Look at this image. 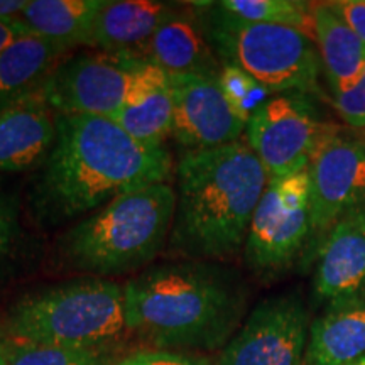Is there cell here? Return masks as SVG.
<instances>
[{
  "mask_svg": "<svg viewBox=\"0 0 365 365\" xmlns=\"http://www.w3.org/2000/svg\"><path fill=\"white\" fill-rule=\"evenodd\" d=\"M56 139L38 168L31 208L41 223L88 217L118 196L170 181L166 145H148L108 117L56 115Z\"/></svg>",
  "mask_w": 365,
  "mask_h": 365,
  "instance_id": "6da1fadb",
  "label": "cell"
},
{
  "mask_svg": "<svg viewBox=\"0 0 365 365\" xmlns=\"http://www.w3.org/2000/svg\"><path fill=\"white\" fill-rule=\"evenodd\" d=\"M122 287L127 330L156 350L225 346L245 308L235 274L210 261L150 266Z\"/></svg>",
  "mask_w": 365,
  "mask_h": 365,
  "instance_id": "7a4b0ae2",
  "label": "cell"
},
{
  "mask_svg": "<svg viewBox=\"0 0 365 365\" xmlns=\"http://www.w3.org/2000/svg\"><path fill=\"white\" fill-rule=\"evenodd\" d=\"M269 175L245 140L188 150L176 164V210L168 247L193 261H225L244 250Z\"/></svg>",
  "mask_w": 365,
  "mask_h": 365,
  "instance_id": "3957f363",
  "label": "cell"
},
{
  "mask_svg": "<svg viewBox=\"0 0 365 365\" xmlns=\"http://www.w3.org/2000/svg\"><path fill=\"white\" fill-rule=\"evenodd\" d=\"M175 210V186L156 182L81 218L63 235L58 250L68 267L93 277L137 271L168 245Z\"/></svg>",
  "mask_w": 365,
  "mask_h": 365,
  "instance_id": "277c9868",
  "label": "cell"
},
{
  "mask_svg": "<svg viewBox=\"0 0 365 365\" xmlns=\"http://www.w3.org/2000/svg\"><path fill=\"white\" fill-rule=\"evenodd\" d=\"M12 341L71 349H112L127 330L124 287L81 277L22 294L9 309Z\"/></svg>",
  "mask_w": 365,
  "mask_h": 365,
  "instance_id": "5b68a950",
  "label": "cell"
},
{
  "mask_svg": "<svg viewBox=\"0 0 365 365\" xmlns=\"http://www.w3.org/2000/svg\"><path fill=\"white\" fill-rule=\"evenodd\" d=\"M205 36L223 65H234L272 95H323L322 61L314 41L298 29L237 19L217 4H196Z\"/></svg>",
  "mask_w": 365,
  "mask_h": 365,
  "instance_id": "8992f818",
  "label": "cell"
},
{
  "mask_svg": "<svg viewBox=\"0 0 365 365\" xmlns=\"http://www.w3.org/2000/svg\"><path fill=\"white\" fill-rule=\"evenodd\" d=\"M145 61L134 51L75 49L56 63L41 95L56 115L113 118L125 102L132 76Z\"/></svg>",
  "mask_w": 365,
  "mask_h": 365,
  "instance_id": "52a82bcc",
  "label": "cell"
},
{
  "mask_svg": "<svg viewBox=\"0 0 365 365\" xmlns=\"http://www.w3.org/2000/svg\"><path fill=\"white\" fill-rule=\"evenodd\" d=\"M312 240L308 170L271 180L255 208L244 257L259 276H277L307 254Z\"/></svg>",
  "mask_w": 365,
  "mask_h": 365,
  "instance_id": "ba28073f",
  "label": "cell"
},
{
  "mask_svg": "<svg viewBox=\"0 0 365 365\" xmlns=\"http://www.w3.org/2000/svg\"><path fill=\"white\" fill-rule=\"evenodd\" d=\"M312 240L317 254L328 232L345 217L365 212V129L331 124L308 166Z\"/></svg>",
  "mask_w": 365,
  "mask_h": 365,
  "instance_id": "9c48e42d",
  "label": "cell"
},
{
  "mask_svg": "<svg viewBox=\"0 0 365 365\" xmlns=\"http://www.w3.org/2000/svg\"><path fill=\"white\" fill-rule=\"evenodd\" d=\"M312 97L274 95L249 118L245 143L262 163L269 181L308 170L319 140L331 127Z\"/></svg>",
  "mask_w": 365,
  "mask_h": 365,
  "instance_id": "30bf717a",
  "label": "cell"
},
{
  "mask_svg": "<svg viewBox=\"0 0 365 365\" xmlns=\"http://www.w3.org/2000/svg\"><path fill=\"white\" fill-rule=\"evenodd\" d=\"M308 339V309L299 296H274L252 309L218 365H304Z\"/></svg>",
  "mask_w": 365,
  "mask_h": 365,
  "instance_id": "8fae6325",
  "label": "cell"
},
{
  "mask_svg": "<svg viewBox=\"0 0 365 365\" xmlns=\"http://www.w3.org/2000/svg\"><path fill=\"white\" fill-rule=\"evenodd\" d=\"M170 78L175 102L171 135L186 153L239 143L247 122L228 103L218 80L200 75Z\"/></svg>",
  "mask_w": 365,
  "mask_h": 365,
  "instance_id": "7c38bea8",
  "label": "cell"
},
{
  "mask_svg": "<svg viewBox=\"0 0 365 365\" xmlns=\"http://www.w3.org/2000/svg\"><path fill=\"white\" fill-rule=\"evenodd\" d=\"M314 296L328 304L365 298V212L345 217L317 252Z\"/></svg>",
  "mask_w": 365,
  "mask_h": 365,
  "instance_id": "4fadbf2b",
  "label": "cell"
},
{
  "mask_svg": "<svg viewBox=\"0 0 365 365\" xmlns=\"http://www.w3.org/2000/svg\"><path fill=\"white\" fill-rule=\"evenodd\" d=\"M144 58L168 75H200L218 80L222 66L198 16L173 7L144 48Z\"/></svg>",
  "mask_w": 365,
  "mask_h": 365,
  "instance_id": "5bb4252c",
  "label": "cell"
},
{
  "mask_svg": "<svg viewBox=\"0 0 365 365\" xmlns=\"http://www.w3.org/2000/svg\"><path fill=\"white\" fill-rule=\"evenodd\" d=\"M56 139L54 112L43 95L22 100L0 112V173L39 168Z\"/></svg>",
  "mask_w": 365,
  "mask_h": 365,
  "instance_id": "9a60e30c",
  "label": "cell"
},
{
  "mask_svg": "<svg viewBox=\"0 0 365 365\" xmlns=\"http://www.w3.org/2000/svg\"><path fill=\"white\" fill-rule=\"evenodd\" d=\"M171 78L163 68L145 61L132 76L125 102L112 118L127 134L148 145H164L173 130Z\"/></svg>",
  "mask_w": 365,
  "mask_h": 365,
  "instance_id": "2e32d148",
  "label": "cell"
},
{
  "mask_svg": "<svg viewBox=\"0 0 365 365\" xmlns=\"http://www.w3.org/2000/svg\"><path fill=\"white\" fill-rule=\"evenodd\" d=\"M365 357V298L328 304L309 327L304 365H349Z\"/></svg>",
  "mask_w": 365,
  "mask_h": 365,
  "instance_id": "e0dca14e",
  "label": "cell"
},
{
  "mask_svg": "<svg viewBox=\"0 0 365 365\" xmlns=\"http://www.w3.org/2000/svg\"><path fill=\"white\" fill-rule=\"evenodd\" d=\"M65 48L33 33L0 51V112L41 93L46 78L65 56Z\"/></svg>",
  "mask_w": 365,
  "mask_h": 365,
  "instance_id": "ac0fdd59",
  "label": "cell"
},
{
  "mask_svg": "<svg viewBox=\"0 0 365 365\" xmlns=\"http://www.w3.org/2000/svg\"><path fill=\"white\" fill-rule=\"evenodd\" d=\"M313 41L330 93L349 88L365 66V44L328 2H312Z\"/></svg>",
  "mask_w": 365,
  "mask_h": 365,
  "instance_id": "d6986e66",
  "label": "cell"
},
{
  "mask_svg": "<svg viewBox=\"0 0 365 365\" xmlns=\"http://www.w3.org/2000/svg\"><path fill=\"white\" fill-rule=\"evenodd\" d=\"M173 7L156 0H107L95 22L91 48L144 54L145 44Z\"/></svg>",
  "mask_w": 365,
  "mask_h": 365,
  "instance_id": "ffe728a7",
  "label": "cell"
},
{
  "mask_svg": "<svg viewBox=\"0 0 365 365\" xmlns=\"http://www.w3.org/2000/svg\"><path fill=\"white\" fill-rule=\"evenodd\" d=\"M105 4L107 0H33L21 19L33 34L75 51L91 48L95 22Z\"/></svg>",
  "mask_w": 365,
  "mask_h": 365,
  "instance_id": "44dd1931",
  "label": "cell"
},
{
  "mask_svg": "<svg viewBox=\"0 0 365 365\" xmlns=\"http://www.w3.org/2000/svg\"><path fill=\"white\" fill-rule=\"evenodd\" d=\"M217 6L237 19L259 24L286 26L313 39L312 2L301 0H223Z\"/></svg>",
  "mask_w": 365,
  "mask_h": 365,
  "instance_id": "7402d4cb",
  "label": "cell"
},
{
  "mask_svg": "<svg viewBox=\"0 0 365 365\" xmlns=\"http://www.w3.org/2000/svg\"><path fill=\"white\" fill-rule=\"evenodd\" d=\"M110 349H71V346L11 341L4 365H112Z\"/></svg>",
  "mask_w": 365,
  "mask_h": 365,
  "instance_id": "603a6c76",
  "label": "cell"
},
{
  "mask_svg": "<svg viewBox=\"0 0 365 365\" xmlns=\"http://www.w3.org/2000/svg\"><path fill=\"white\" fill-rule=\"evenodd\" d=\"M218 83L228 100V103L235 108V112L249 122V118L254 115L269 98L274 95L266 86L259 83L257 80L242 71L240 68L234 65H223Z\"/></svg>",
  "mask_w": 365,
  "mask_h": 365,
  "instance_id": "cb8c5ba5",
  "label": "cell"
},
{
  "mask_svg": "<svg viewBox=\"0 0 365 365\" xmlns=\"http://www.w3.org/2000/svg\"><path fill=\"white\" fill-rule=\"evenodd\" d=\"M19 240V205L12 195L0 190V276L12 261Z\"/></svg>",
  "mask_w": 365,
  "mask_h": 365,
  "instance_id": "d4e9b609",
  "label": "cell"
},
{
  "mask_svg": "<svg viewBox=\"0 0 365 365\" xmlns=\"http://www.w3.org/2000/svg\"><path fill=\"white\" fill-rule=\"evenodd\" d=\"M112 365H210L207 360L185 352H171V350H139L127 355Z\"/></svg>",
  "mask_w": 365,
  "mask_h": 365,
  "instance_id": "484cf974",
  "label": "cell"
},
{
  "mask_svg": "<svg viewBox=\"0 0 365 365\" xmlns=\"http://www.w3.org/2000/svg\"><path fill=\"white\" fill-rule=\"evenodd\" d=\"M328 6L339 14L340 19L365 44V0H335V2H328Z\"/></svg>",
  "mask_w": 365,
  "mask_h": 365,
  "instance_id": "4316f807",
  "label": "cell"
},
{
  "mask_svg": "<svg viewBox=\"0 0 365 365\" xmlns=\"http://www.w3.org/2000/svg\"><path fill=\"white\" fill-rule=\"evenodd\" d=\"M29 27L22 22L21 17H14V19L0 21V51L6 49L9 44L19 39L21 36L29 34Z\"/></svg>",
  "mask_w": 365,
  "mask_h": 365,
  "instance_id": "83f0119b",
  "label": "cell"
},
{
  "mask_svg": "<svg viewBox=\"0 0 365 365\" xmlns=\"http://www.w3.org/2000/svg\"><path fill=\"white\" fill-rule=\"evenodd\" d=\"M27 0H0V21L14 19L21 17V14L26 11Z\"/></svg>",
  "mask_w": 365,
  "mask_h": 365,
  "instance_id": "f1b7e54d",
  "label": "cell"
},
{
  "mask_svg": "<svg viewBox=\"0 0 365 365\" xmlns=\"http://www.w3.org/2000/svg\"><path fill=\"white\" fill-rule=\"evenodd\" d=\"M11 336H9L6 319L0 318V365L6 364L9 349H11Z\"/></svg>",
  "mask_w": 365,
  "mask_h": 365,
  "instance_id": "f546056e",
  "label": "cell"
},
{
  "mask_svg": "<svg viewBox=\"0 0 365 365\" xmlns=\"http://www.w3.org/2000/svg\"><path fill=\"white\" fill-rule=\"evenodd\" d=\"M349 365H365V357H362V359H359V360H355V362H352V364H349Z\"/></svg>",
  "mask_w": 365,
  "mask_h": 365,
  "instance_id": "4dcf8cb0",
  "label": "cell"
}]
</instances>
